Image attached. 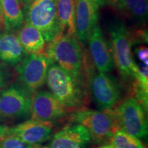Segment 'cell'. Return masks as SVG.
<instances>
[{"mask_svg":"<svg viewBox=\"0 0 148 148\" xmlns=\"http://www.w3.org/2000/svg\"><path fill=\"white\" fill-rule=\"evenodd\" d=\"M45 82L50 92L66 108H83L85 93L82 77L74 76L53 62L48 69Z\"/></svg>","mask_w":148,"mask_h":148,"instance_id":"obj_1","label":"cell"},{"mask_svg":"<svg viewBox=\"0 0 148 148\" xmlns=\"http://www.w3.org/2000/svg\"><path fill=\"white\" fill-rule=\"evenodd\" d=\"M25 55L16 35L8 32L0 33V60L16 65L23 60Z\"/></svg>","mask_w":148,"mask_h":148,"instance_id":"obj_15","label":"cell"},{"mask_svg":"<svg viewBox=\"0 0 148 148\" xmlns=\"http://www.w3.org/2000/svg\"><path fill=\"white\" fill-rule=\"evenodd\" d=\"M138 58L142 63L147 64L148 62V49L145 47H140L136 51Z\"/></svg>","mask_w":148,"mask_h":148,"instance_id":"obj_22","label":"cell"},{"mask_svg":"<svg viewBox=\"0 0 148 148\" xmlns=\"http://www.w3.org/2000/svg\"><path fill=\"white\" fill-rule=\"evenodd\" d=\"M90 90L96 104L101 111L113 109L121 98L117 81L106 73L99 72L94 75L90 80Z\"/></svg>","mask_w":148,"mask_h":148,"instance_id":"obj_9","label":"cell"},{"mask_svg":"<svg viewBox=\"0 0 148 148\" xmlns=\"http://www.w3.org/2000/svg\"><path fill=\"white\" fill-rule=\"evenodd\" d=\"M1 6L5 31L18 30L24 23L23 12L18 0H1Z\"/></svg>","mask_w":148,"mask_h":148,"instance_id":"obj_17","label":"cell"},{"mask_svg":"<svg viewBox=\"0 0 148 148\" xmlns=\"http://www.w3.org/2000/svg\"><path fill=\"white\" fill-rule=\"evenodd\" d=\"M68 109L51 92L40 90L33 96L31 119L42 122L54 123L68 113Z\"/></svg>","mask_w":148,"mask_h":148,"instance_id":"obj_10","label":"cell"},{"mask_svg":"<svg viewBox=\"0 0 148 148\" xmlns=\"http://www.w3.org/2000/svg\"><path fill=\"white\" fill-rule=\"evenodd\" d=\"M20 1L23 3L24 6H25V5H27L30 4V3L34 2L35 1H37V0H20Z\"/></svg>","mask_w":148,"mask_h":148,"instance_id":"obj_27","label":"cell"},{"mask_svg":"<svg viewBox=\"0 0 148 148\" xmlns=\"http://www.w3.org/2000/svg\"><path fill=\"white\" fill-rule=\"evenodd\" d=\"M71 123L86 127L91 140L96 143L110 142L118 127L116 119L111 110L101 111L80 108L69 114Z\"/></svg>","mask_w":148,"mask_h":148,"instance_id":"obj_3","label":"cell"},{"mask_svg":"<svg viewBox=\"0 0 148 148\" xmlns=\"http://www.w3.org/2000/svg\"><path fill=\"white\" fill-rule=\"evenodd\" d=\"M33 92L21 84H13L0 92V118L27 119L30 116Z\"/></svg>","mask_w":148,"mask_h":148,"instance_id":"obj_7","label":"cell"},{"mask_svg":"<svg viewBox=\"0 0 148 148\" xmlns=\"http://www.w3.org/2000/svg\"><path fill=\"white\" fill-rule=\"evenodd\" d=\"M92 2H94L98 7L103 6V5H106V0H90Z\"/></svg>","mask_w":148,"mask_h":148,"instance_id":"obj_26","label":"cell"},{"mask_svg":"<svg viewBox=\"0 0 148 148\" xmlns=\"http://www.w3.org/2000/svg\"><path fill=\"white\" fill-rule=\"evenodd\" d=\"M119 129L138 138L147 136L148 126L145 111L136 98L129 97L119 106L110 110Z\"/></svg>","mask_w":148,"mask_h":148,"instance_id":"obj_6","label":"cell"},{"mask_svg":"<svg viewBox=\"0 0 148 148\" xmlns=\"http://www.w3.org/2000/svg\"><path fill=\"white\" fill-rule=\"evenodd\" d=\"M90 56L99 72L108 73L114 63L110 47L99 25H96L88 38Z\"/></svg>","mask_w":148,"mask_h":148,"instance_id":"obj_14","label":"cell"},{"mask_svg":"<svg viewBox=\"0 0 148 148\" xmlns=\"http://www.w3.org/2000/svg\"><path fill=\"white\" fill-rule=\"evenodd\" d=\"M53 123L29 119L8 129L6 135L15 136L26 143L40 145L51 138Z\"/></svg>","mask_w":148,"mask_h":148,"instance_id":"obj_12","label":"cell"},{"mask_svg":"<svg viewBox=\"0 0 148 148\" xmlns=\"http://www.w3.org/2000/svg\"><path fill=\"white\" fill-rule=\"evenodd\" d=\"M53 61L45 53L29 54L16 66L21 84L33 93L43 86L48 69Z\"/></svg>","mask_w":148,"mask_h":148,"instance_id":"obj_8","label":"cell"},{"mask_svg":"<svg viewBox=\"0 0 148 148\" xmlns=\"http://www.w3.org/2000/svg\"><path fill=\"white\" fill-rule=\"evenodd\" d=\"M97 148H116V147L110 144V145H103L99 146V147H98Z\"/></svg>","mask_w":148,"mask_h":148,"instance_id":"obj_28","label":"cell"},{"mask_svg":"<svg viewBox=\"0 0 148 148\" xmlns=\"http://www.w3.org/2000/svg\"><path fill=\"white\" fill-rule=\"evenodd\" d=\"M123 9L134 19L145 23L147 18V0H123Z\"/></svg>","mask_w":148,"mask_h":148,"instance_id":"obj_20","label":"cell"},{"mask_svg":"<svg viewBox=\"0 0 148 148\" xmlns=\"http://www.w3.org/2000/svg\"><path fill=\"white\" fill-rule=\"evenodd\" d=\"M8 129V127H5L4 125H0V138L3 137V136L6 135Z\"/></svg>","mask_w":148,"mask_h":148,"instance_id":"obj_25","label":"cell"},{"mask_svg":"<svg viewBox=\"0 0 148 148\" xmlns=\"http://www.w3.org/2000/svg\"><path fill=\"white\" fill-rule=\"evenodd\" d=\"M106 3H108L112 7L118 9V10H124L123 0H106Z\"/></svg>","mask_w":148,"mask_h":148,"instance_id":"obj_23","label":"cell"},{"mask_svg":"<svg viewBox=\"0 0 148 148\" xmlns=\"http://www.w3.org/2000/svg\"><path fill=\"white\" fill-rule=\"evenodd\" d=\"M46 56L74 76L82 77L84 55L75 35L63 34L49 42Z\"/></svg>","mask_w":148,"mask_h":148,"instance_id":"obj_2","label":"cell"},{"mask_svg":"<svg viewBox=\"0 0 148 148\" xmlns=\"http://www.w3.org/2000/svg\"><path fill=\"white\" fill-rule=\"evenodd\" d=\"M110 35L112 58L122 77L136 79L138 69L132 57V38L129 30L123 23L116 22L110 27Z\"/></svg>","mask_w":148,"mask_h":148,"instance_id":"obj_4","label":"cell"},{"mask_svg":"<svg viewBox=\"0 0 148 148\" xmlns=\"http://www.w3.org/2000/svg\"><path fill=\"white\" fill-rule=\"evenodd\" d=\"M99 7L90 0H75V36L82 43L88 41L98 21Z\"/></svg>","mask_w":148,"mask_h":148,"instance_id":"obj_11","label":"cell"},{"mask_svg":"<svg viewBox=\"0 0 148 148\" xmlns=\"http://www.w3.org/2000/svg\"><path fill=\"white\" fill-rule=\"evenodd\" d=\"M0 148H42V147L40 145L26 143L15 136L5 135L0 138Z\"/></svg>","mask_w":148,"mask_h":148,"instance_id":"obj_21","label":"cell"},{"mask_svg":"<svg viewBox=\"0 0 148 148\" xmlns=\"http://www.w3.org/2000/svg\"><path fill=\"white\" fill-rule=\"evenodd\" d=\"M1 0H0V23H1V21L3 20L2 18V14H1Z\"/></svg>","mask_w":148,"mask_h":148,"instance_id":"obj_29","label":"cell"},{"mask_svg":"<svg viewBox=\"0 0 148 148\" xmlns=\"http://www.w3.org/2000/svg\"><path fill=\"white\" fill-rule=\"evenodd\" d=\"M17 38L25 54L43 53L46 41L41 32L36 27L25 22L18 29Z\"/></svg>","mask_w":148,"mask_h":148,"instance_id":"obj_16","label":"cell"},{"mask_svg":"<svg viewBox=\"0 0 148 148\" xmlns=\"http://www.w3.org/2000/svg\"><path fill=\"white\" fill-rule=\"evenodd\" d=\"M58 19L62 30L75 35V0H56Z\"/></svg>","mask_w":148,"mask_h":148,"instance_id":"obj_18","label":"cell"},{"mask_svg":"<svg viewBox=\"0 0 148 148\" xmlns=\"http://www.w3.org/2000/svg\"><path fill=\"white\" fill-rule=\"evenodd\" d=\"M109 143L116 148H145L137 137L121 129L116 130Z\"/></svg>","mask_w":148,"mask_h":148,"instance_id":"obj_19","label":"cell"},{"mask_svg":"<svg viewBox=\"0 0 148 148\" xmlns=\"http://www.w3.org/2000/svg\"><path fill=\"white\" fill-rule=\"evenodd\" d=\"M7 73L5 69L0 66V90L4 87L7 82Z\"/></svg>","mask_w":148,"mask_h":148,"instance_id":"obj_24","label":"cell"},{"mask_svg":"<svg viewBox=\"0 0 148 148\" xmlns=\"http://www.w3.org/2000/svg\"><path fill=\"white\" fill-rule=\"evenodd\" d=\"M91 140L86 127L72 123L53 134L46 148H87Z\"/></svg>","mask_w":148,"mask_h":148,"instance_id":"obj_13","label":"cell"},{"mask_svg":"<svg viewBox=\"0 0 148 148\" xmlns=\"http://www.w3.org/2000/svg\"><path fill=\"white\" fill-rule=\"evenodd\" d=\"M25 22L36 27L49 43L63 34L58 16L56 0H37L24 6Z\"/></svg>","mask_w":148,"mask_h":148,"instance_id":"obj_5","label":"cell"}]
</instances>
